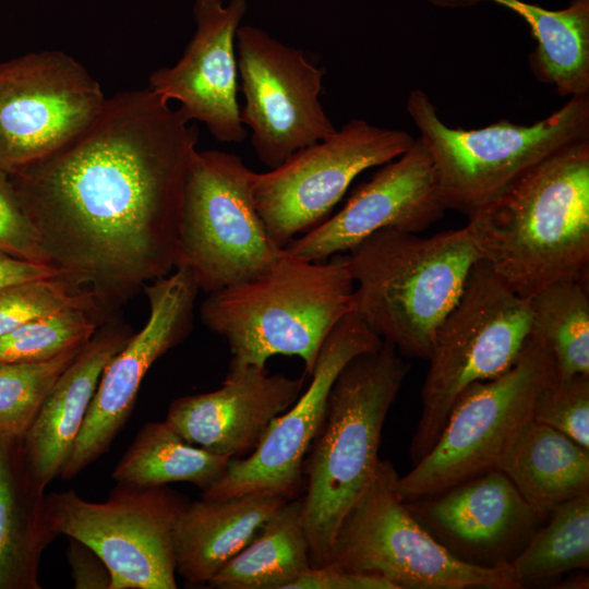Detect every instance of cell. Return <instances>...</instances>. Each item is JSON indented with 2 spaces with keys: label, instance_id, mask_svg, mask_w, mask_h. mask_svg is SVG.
Masks as SVG:
<instances>
[{
  "label": "cell",
  "instance_id": "1",
  "mask_svg": "<svg viewBox=\"0 0 589 589\" xmlns=\"http://www.w3.org/2000/svg\"><path fill=\"white\" fill-rule=\"evenodd\" d=\"M197 142L180 107L148 87L123 91L68 144L9 171L49 264L103 311L176 268Z\"/></svg>",
  "mask_w": 589,
  "mask_h": 589
},
{
  "label": "cell",
  "instance_id": "2",
  "mask_svg": "<svg viewBox=\"0 0 589 589\" xmlns=\"http://www.w3.org/2000/svg\"><path fill=\"white\" fill-rule=\"evenodd\" d=\"M468 218L480 260L517 294L588 278L589 139L540 161Z\"/></svg>",
  "mask_w": 589,
  "mask_h": 589
},
{
  "label": "cell",
  "instance_id": "3",
  "mask_svg": "<svg viewBox=\"0 0 589 589\" xmlns=\"http://www.w3.org/2000/svg\"><path fill=\"white\" fill-rule=\"evenodd\" d=\"M353 287L344 254L308 261L283 248L257 276L207 293L201 317L227 340L229 368L296 356L310 376L325 339L350 312Z\"/></svg>",
  "mask_w": 589,
  "mask_h": 589
},
{
  "label": "cell",
  "instance_id": "4",
  "mask_svg": "<svg viewBox=\"0 0 589 589\" xmlns=\"http://www.w3.org/2000/svg\"><path fill=\"white\" fill-rule=\"evenodd\" d=\"M342 254L354 285L350 312L418 359H428L437 327L480 260L467 225L430 237L383 229Z\"/></svg>",
  "mask_w": 589,
  "mask_h": 589
},
{
  "label": "cell",
  "instance_id": "5",
  "mask_svg": "<svg viewBox=\"0 0 589 589\" xmlns=\"http://www.w3.org/2000/svg\"><path fill=\"white\" fill-rule=\"evenodd\" d=\"M408 364L383 341L337 375L324 418L302 465V496L313 566L324 564L341 519L372 479L386 416Z\"/></svg>",
  "mask_w": 589,
  "mask_h": 589
},
{
  "label": "cell",
  "instance_id": "6",
  "mask_svg": "<svg viewBox=\"0 0 589 589\" xmlns=\"http://www.w3.org/2000/svg\"><path fill=\"white\" fill-rule=\"evenodd\" d=\"M531 332L529 298L513 291L479 260L431 344L422 412L409 448L413 465L436 442L461 392L507 371Z\"/></svg>",
  "mask_w": 589,
  "mask_h": 589
},
{
  "label": "cell",
  "instance_id": "7",
  "mask_svg": "<svg viewBox=\"0 0 589 589\" xmlns=\"http://www.w3.org/2000/svg\"><path fill=\"white\" fill-rule=\"evenodd\" d=\"M407 111L432 156L445 207L467 216L540 161L589 139V94L570 97L530 125L502 120L482 129H453L421 89L410 93Z\"/></svg>",
  "mask_w": 589,
  "mask_h": 589
},
{
  "label": "cell",
  "instance_id": "8",
  "mask_svg": "<svg viewBox=\"0 0 589 589\" xmlns=\"http://www.w3.org/2000/svg\"><path fill=\"white\" fill-rule=\"evenodd\" d=\"M389 460L375 472L340 521L323 565L381 576L397 589H519L508 563L461 561L411 514L397 492Z\"/></svg>",
  "mask_w": 589,
  "mask_h": 589
},
{
  "label": "cell",
  "instance_id": "9",
  "mask_svg": "<svg viewBox=\"0 0 589 589\" xmlns=\"http://www.w3.org/2000/svg\"><path fill=\"white\" fill-rule=\"evenodd\" d=\"M557 378L552 352L531 332L507 371L469 385L457 397L434 445L399 477L401 501L436 495L494 468L510 437L532 419L538 395Z\"/></svg>",
  "mask_w": 589,
  "mask_h": 589
},
{
  "label": "cell",
  "instance_id": "10",
  "mask_svg": "<svg viewBox=\"0 0 589 589\" xmlns=\"http://www.w3.org/2000/svg\"><path fill=\"white\" fill-rule=\"evenodd\" d=\"M253 176L240 156L224 151H196L190 161L177 266L185 265L206 293L257 276L283 250L255 208Z\"/></svg>",
  "mask_w": 589,
  "mask_h": 589
},
{
  "label": "cell",
  "instance_id": "11",
  "mask_svg": "<svg viewBox=\"0 0 589 589\" xmlns=\"http://www.w3.org/2000/svg\"><path fill=\"white\" fill-rule=\"evenodd\" d=\"M189 502L166 485L119 484L105 502L74 491L46 495L51 530L93 549L111 574V589H176L175 529Z\"/></svg>",
  "mask_w": 589,
  "mask_h": 589
},
{
  "label": "cell",
  "instance_id": "12",
  "mask_svg": "<svg viewBox=\"0 0 589 589\" xmlns=\"http://www.w3.org/2000/svg\"><path fill=\"white\" fill-rule=\"evenodd\" d=\"M414 141L406 131L351 119L276 168L254 172V205L273 241L284 248L323 223L361 172L394 160Z\"/></svg>",
  "mask_w": 589,
  "mask_h": 589
},
{
  "label": "cell",
  "instance_id": "13",
  "mask_svg": "<svg viewBox=\"0 0 589 589\" xmlns=\"http://www.w3.org/2000/svg\"><path fill=\"white\" fill-rule=\"evenodd\" d=\"M238 72L244 96L243 125L262 164L276 168L299 149L332 136L336 127L320 96L325 69L302 49L244 25L236 36Z\"/></svg>",
  "mask_w": 589,
  "mask_h": 589
},
{
  "label": "cell",
  "instance_id": "14",
  "mask_svg": "<svg viewBox=\"0 0 589 589\" xmlns=\"http://www.w3.org/2000/svg\"><path fill=\"white\" fill-rule=\"evenodd\" d=\"M73 57L43 50L0 63V167L41 159L82 133L106 103Z\"/></svg>",
  "mask_w": 589,
  "mask_h": 589
},
{
  "label": "cell",
  "instance_id": "15",
  "mask_svg": "<svg viewBox=\"0 0 589 589\" xmlns=\"http://www.w3.org/2000/svg\"><path fill=\"white\" fill-rule=\"evenodd\" d=\"M199 286L185 265L147 284L146 324L106 364L60 476L74 478L104 455L123 429L151 366L191 332Z\"/></svg>",
  "mask_w": 589,
  "mask_h": 589
},
{
  "label": "cell",
  "instance_id": "16",
  "mask_svg": "<svg viewBox=\"0 0 589 589\" xmlns=\"http://www.w3.org/2000/svg\"><path fill=\"white\" fill-rule=\"evenodd\" d=\"M383 340L353 312L347 313L325 339L311 382L293 405L269 425L244 458H231L223 478L203 498H227L269 491L292 498L302 484V465L325 414L330 388L356 356L376 350Z\"/></svg>",
  "mask_w": 589,
  "mask_h": 589
},
{
  "label": "cell",
  "instance_id": "17",
  "mask_svg": "<svg viewBox=\"0 0 589 589\" xmlns=\"http://www.w3.org/2000/svg\"><path fill=\"white\" fill-rule=\"evenodd\" d=\"M432 156L419 137L399 157L354 189L342 208L292 239L284 249L308 261H325L372 233L395 229L418 233L444 215Z\"/></svg>",
  "mask_w": 589,
  "mask_h": 589
},
{
  "label": "cell",
  "instance_id": "18",
  "mask_svg": "<svg viewBox=\"0 0 589 589\" xmlns=\"http://www.w3.org/2000/svg\"><path fill=\"white\" fill-rule=\"evenodd\" d=\"M247 0H196L195 32L181 58L151 73L148 88L177 100L188 118L202 122L223 143H240L248 130L238 104L237 31Z\"/></svg>",
  "mask_w": 589,
  "mask_h": 589
},
{
  "label": "cell",
  "instance_id": "19",
  "mask_svg": "<svg viewBox=\"0 0 589 589\" xmlns=\"http://www.w3.org/2000/svg\"><path fill=\"white\" fill-rule=\"evenodd\" d=\"M405 503L450 553L481 566L510 562L541 522L513 482L495 468L436 495Z\"/></svg>",
  "mask_w": 589,
  "mask_h": 589
},
{
  "label": "cell",
  "instance_id": "20",
  "mask_svg": "<svg viewBox=\"0 0 589 589\" xmlns=\"http://www.w3.org/2000/svg\"><path fill=\"white\" fill-rule=\"evenodd\" d=\"M306 376L269 374L254 365L229 368L219 388L175 399L166 421L190 444L239 458L252 452L272 422L293 405Z\"/></svg>",
  "mask_w": 589,
  "mask_h": 589
},
{
  "label": "cell",
  "instance_id": "21",
  "mask_svg": "<svg viewBox=\"0 0 589 589\" xmlns=\"http://www.w3.org/2000/svg\"><path fill=\"white\" fill-rule=\"evenodd\" d=\"M131 336L123 324H100L47 395L22 438L28 468L41 488L60 476L103 370Z\"/></svg>",
  "mask_w": 589,
  "mask_h": 589
},
{
  "label": "cell",
  "instance_id": "22",
  "mask_svg": "<svg viewBox=\"0 0 589 589\" xmlns=\"http://www.w3.org/2000/svg\"><path fill=\"white\" fill-rule=\"evenodd\" d=\"M287 500L260 491L188 503L175 529L177 574L189 584H208Z\"/></svg>",
  "mask_w": 589,
  "mask_h": 589
},
{
  "label": "cell",
  "instance_id": "23",
  "mask_svg": "<svg viewBox=\"0 0 589 589\" xmlns=\"http://www.w3.org/2000/svg\"><path fill=\"white\" fill-rule=\"evenodd\" d=\"M23 437L0 434V589H38L41 555L57 537Z\"/></svg>",
  "mask_w": 589,
  "mask_h": 589
},
{
  "label": "cell",
  "instance_id": "24",
  "mask_svg": "<svg viewBox=\"0 0 589 589\" xmlns=\"http://www.w3.org/2000/svg\"><path fill=\"white\" fill-rule=\"evenodd\" d=\"M494 468L545 521L561 504L589 493V449L532 419L508 441Z\"/></svg>",
  "mask_w": 589,
  "mask_h": 589
},
{
  "label": "cell",
  "instance_id": "25",
  "mask_svg": "<svg viewBox=\"0 0 589 589\" xmlns=\"http://www.w3.org/2000/svg\"><path fill=\"white\" fill-rule=\"evenodd\" d=\"M312 566L302 497H292L207 585L217 589H288Z\"/></svg>",
  "mask_w": 589,
  "mask_h": 589
},
{
  "label": "cell",
  "instance_id": "26",
  "mask_svg": "<svg viewBox=\"0 0 589 589\" xmlns=\"http://www.w3.org/2000/svg\"><path fill=\"white\" fill-rule=\"evenodd\" d=\"M436 4L491 1L510 9L530 26L537 40L530 64L534 75L563 96L589 94V0H572L551 11L522 0H432Z\"/></svg>",
  "mask_w": 589,
  "mask_h": 589
},
{
  "label": "cell",
  "instance_id": "27",
  "mask_svg": "<svg viewBox=\"0 0 589 589\" xmlns=\"http://www.w3.org/2000/svg\"><path fill=\"white\" fill-rule=\"evenodd\" d=\"M230 459L190 444L166 420L148 422L139 431L111 477L119 484L137 488L188 482L204 492L223 478Z\"/></svg>",
  "mask_w": 589,
  "mask_h": 589
},
{
  "label": "cell",
  "instance_id": "28",
  "mask_svg": "<svg viewBox=\"0 0 589 589\" xmlns=\"http://www.w3.org/2000/svg\"><path fill=\"white\" fill-rule=\"evenodd\" d=\"M532 333L549 347L560 378L589 375L588 278L553 283L529 298Z\"/></svg>",
  "mask_w": 589,
  "mask_h": 589
},
{
  "label": "cell",
  "instance_id": "29",
  "mask_svg": "<svg viewBox=\"0 0 589 589\" xmlns=\"http://www.w3.org/2000/svg\"><path fill=\"white\" fill-rule=\"evenodd\" d=\"M508 565L520 588L589 567V493L558 505Z\"/></svg>",
  "mask_w": 589,
  "mask_h": 589
},
{
  "label": "cell",
  "instance_id": "30",
  "mask_svg": "<svg viewBox=\"0 0 589 589\" xmlns=\"http://www.w3.org/2000/svg\"><path fill=\"white\" fill-rule=\"evenodd\" d=\"M84 345L38 362H0V434L23 437L61 373Z\"/></svg>",
  "mask_w": 589,
  "mask_h": 589
},
{
  "label": "cell",
  "instance_id": "31",
  "mask_svg": "<svg viewBox=\"0 0 589 589\" xmlns=\"http://www.w3.org/2000/svg\"><path fill=\"white\" fill-rule=\"evenodd\" d=\"M101 313L85 309L56 312L0 336V362H38L85 345L100 326Z\"/></svg>",
  "mask_w": 589,
  "mask_h": 589
},
{
  "label": "cell",
  "instance_id": "32",
  "mask_svg": "<svg viewBox=\"0 0 589 589\" xmlns=\"http://www.w3.org/2000/svg\"><path fill=\"white\" fill-rule=\"evenodd\" d=\"M69 309L103 313L93 293L62 276L19 283L0 289V336L33 320Z\"/></svg>",
  "mask_w": 589,
  "mask_h": 589
},
{
  "label": "cell",
  "instance_id": "33",
  "mask_svg": "<svg viewBox=\"0 0 589 589\" xmlns=\"http://www.w3.org/2000/svg\"><path fill=\"white\" fill-rule=\"evenodd\" d=\"M532 420L589 449V375L557 378L538 395Z\"/></svg>",
  "mask_w": 589,
  "mask_h": 589
},
{
  "label": "cell",
  "instance_id": "34",
  "mask_svg": "<svg viewBox=\"0 0 589 589\" xmlns=\"http://www.w3.org/2000/svg\"><path fill=\"white\" fill-rule=\"evenodd\" d=\"M0 252L49 264L39 238L23 209L9 172L0 167Z\"/></svg>",
  "mask_w": 589,
  "mask_h": 589
},
{
  "label": "cell",
  "instance_id": "35",
  "mask_svg": "<svg viewBox=\"0 0 589 589\" xmlns=\"http://www.w3.org/2000/svg\"><path fill=\"white\" fill-rule=\"evenodd\" d=\"M288 589H397V587L377 575L321 565L312 566Z\"/></svg>",
  "mask_w": 589,
  "mask_h": 589
},
{
  "label": "cell",
  "instance_id": "36",
  "mask_svg": "<svg viewBox=\"0 0 589 589\" xmlns=\"http://www.w3.org/2000/svg\"><path fill=\"white\" fill-rule=\"evenodd\" d=\"M67 560L76 589H111V574L99 555L83 542L68 538Z\"/></svg>",
  "mask_w": 589,
  "mask_h": 589
},
{
  "label": "cell",
  "instance_id": "37",
  "mask_svg": "<svg viewBox=\"0 0 589 589\" xmlns=\"http://www.w3.org/2000/svg\"><path fill=\"white\" fill-rule=\"evenodd\" d=\"M56 276L65 277L63 272L53 265L29 262L0 252V289L27 280Z\"/></svg>",
  "mask_w": 589,
  "mask_h": 589
}]
</instances>
